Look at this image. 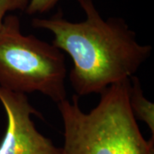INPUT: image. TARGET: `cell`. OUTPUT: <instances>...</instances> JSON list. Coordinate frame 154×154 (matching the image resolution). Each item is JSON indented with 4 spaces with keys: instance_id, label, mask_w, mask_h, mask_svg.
Instances as JSON below:
<instances>
[{
    "instance_id": "1",
    "label": "cell",
    "mask_w": 154,
    "mask_h": 154,
    "mask_svg": "<svg viewBox=\"0 0 154 154\" xmlns=\"http://www.w3.org/2000/svg\"><path fill=\"white\" fill-rule=\"evenodd\" d=\"M86 13L82 22L67 21L63 12L34 18L32 26L51 31L52 45L67 52L74 66L69 79L76 95L102 94L112 84L133 76L152 52L122 18L103 19L93 0H77Z\"/></svg>"
},
{
    "instance_id": "2",
    "label": "cell",
    "mask_w": 154,
    "mask_h": 154,
    "mask_svg": "<svg viewBox=\"0 0 154 154\" xmlns=\"http://www.w3.org/2000/svg\"><path fill=\"white\" fill-rule=\"evenodd\" d=\"M130 79L107 88L89 113L79 106V97L57 104L63 122L60 154H154V137L146 140L128 101Z\"/></svg>"
},
{
    "instance_id": "5",
    "label": "cell",
    "mask_w": 154,
    "mask_h": 154,
    "mask_svg": "<svg viewBox=\"0 0 154 154\" xmlns=\"http://www.w3.org/2000/svg\"><path fill=\"white\" fill-rule=\"evenodd\" d=\"M130 87L128 90L129 105L135 119L144 122L152 132L154 137V105L145 98L141 89L140 80L133 75L130 78Z\"/></svg>"
},
{
    "instance_id": "4",
    "label": "cell",
    "mask_w": 154,
    "mask_h": 154,
    "mask_svg": "<svg viewBox=\"0 0 154 154\" xmlns=\"http://www.w3.org/2000/svg\"><path fill=\"white\" fill-rule=\"evenodd\" d=\"M0 102L7 116L0 154H60V148L37 130L31 115L43 116L31 105L26 94L0 88Z\"/></svg>"
},
{
    "instance_id": "7",
    "label": "cell",
    "mask_w": 154,
    "mask_h": 154,
    "mask_svg": "<svg viewBox=\"0 0 154 154\" xmlns=\"http://www.w3.org/2000/svg\"><path fill=\"white\" fill-rule=\"evenodd\" d=\"M60 0H29L26 13L28 15L43 14L52 10Z\"/></svg>"
},
{
    "instance_id": "3",
    "label": "cell",
    "mask_w": 154,
    "mask_h": 154,
    "mask_svg": "<svg viewBox=\"0 0 154 154\" xmlns=\"http://www.w3.org/2000/svg\"><path fill=\"white\" fill-rule=\"evenodd\" d=\"M66 76L61 50L24 35L17 16L5 17L0 28V88L24 94L39 92L58 104L66 99Z\"/></svg>"
},
{
    "instance_id": "6",
    "label": "cell",
    "mask_w": 154,
    "mask_h": 154,
    "mask_svg": "<svg viewBox=\"0 0 154 154\" xmlns=\"http://www.w3.org/2000/svg\"><path fill=\"white\" fill-rule=\"evenodd\" d=\"M29 0H0V28L5 15L9 11H26Z\"/></svg>"
}]
</instances>
